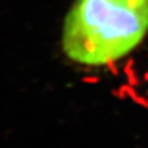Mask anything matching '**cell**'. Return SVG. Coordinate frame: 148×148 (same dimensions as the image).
Segmentation results:
<instances>
[{"label": "cell", "instance_id": "cell-1", "mask_svg": "<svg viewBox=\"0 0 148 148\" xmlns=\"http://www.w3.org/2000/svg\"><path fill=\"white\" fill-rule=\"evenodd\" d=\"M148 30V0H76L62 48L73 62L104 65L128 54Z\"/></svg>", "mask_w": 148, "mask_h": 148}, {"label": "cell", "instance_id": "cell-2", "mask_svg": "<svg viewBox=\"0 0 148 148\" xmlns=\"http://www.w3.org/2000/svg\"><path fill=\"white\" fill-rule=\"evenodd\" d=\"M121 91H126V93H127V95H130V96L132 97V99L136 98V96H138L136 91H135L132 86H126V85H124V86L121 88Z\"/></svg>", "mask_w": 148, "mask_h": 148}, {"label": "cell", "instance_id": "cell-3", "mask_svg": "<svg viewBox=\"0 0 148 148\" xmlns=\"http://www.w3.org/2000/svg\"><path fill=\"white\" fill-rule=\"evenodd\" d=\"M133 100H134L135 103H138V104L142 105L143 107L148 108V99H147V98H145V97H141V96H136V98H134Z\"/></svg>", "mask_w": 148, "mask_h": 148}, {"label": "cell", "instance_id": "cell-4", "mask_svg": "<svg viewBox=\"0 0 148 148\" xmlns=\"http://www.w3.org/2000/svg\"><path fill=\"white\" fill-rule=\"evenodd\" d=\"M128 83H130L131 85H133V86L139 85V81H138V78H136V76H135V75H134V76H130V77H128Z\"/></svg>", "mask_w": 148, "mask_h": 148}, {"label": "cell", "instance_id": "cell-5", "mask_svg": "<svg viewBox=\"0 0 148 148\" xmlns=\"http://www.w3.org/2000/svg\"><path fill=\"white\" fill-rule=\"evenodd\" d=\"M143 79H145L146 82H148V71H147V72H145V75H143Z\"/></svg>", "mask_w": 148, "mask_h": 148}]
</instances>
